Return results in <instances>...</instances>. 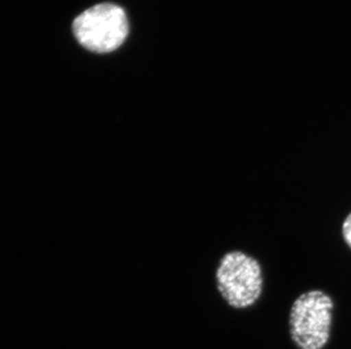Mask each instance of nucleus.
<instances>
[{"instance_id": "nucleus-1", "label": "nucleus", "mask_w": 351, "mask_h": 349, "mask_svg": "<svg viewBox=\"0 0 351 349\" xmlns=\"http://www.w3.org/2000/svg\"><path fill=\"white\" fill-rule=\"evenodd\" d=\"M215 278L219 295L237 310L252 307L262 296V266L242 250H231L221 257Z\"/></svg>"}, {"instance_id": "nucleus-2", "label": "nucleus", "mask_w": 351, "mask_h": 349, "mask_svg": "<svg viewBox=\"0 0 351 349\" xmlns=\"http://www.w3.org/2000/svg\"><path fill=\"white\" fill-rule=\"evenodd\" d=\"M335 303L323 290L302 294L292 304L289 316L290 337L299 349H323L331 336Z\"/></svg>"}, {"instance_id": "nucleus-3", "label": "nucleus", "mask_w": 351, "mask_h": 349, "mask_svg": "<svg viewBox=\"0 0 351 349\" xmlns=\"http://www.w3.org/2000/svg\"><path fill=\"white\" fill-rule=\"evenodd\" d=\"M74 36L81 46L93 53L119 49L129 34V22L122 7L99 3L84 10L73 22Z\"/></svg>"}, {"instance_id": "nucleus-4", "label": "nucleus", "mask_w": 351, "mask_h": 349, "mask_svg": "<svg viewBox=\"0 0 351 349\" xmlns=\"http://www.w3.org/2000/svg\"><path fill=\"white\" fill-rule=\"evenodd\" d=\"M341 233L343 241L351 250V212L342 222Z\"/></svg>"}]
</instances>
